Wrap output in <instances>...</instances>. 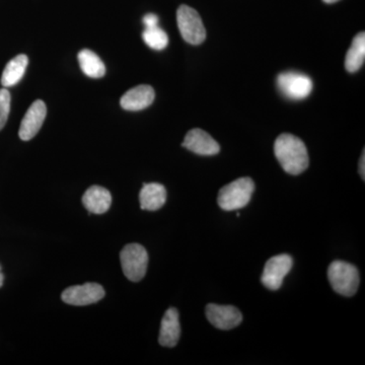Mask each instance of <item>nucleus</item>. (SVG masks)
Segmentation results:
<instances>
[{
  "instance_id": "obj_1",
  "label": "nucleus",
  "mask_w": 365,
  "mask_h": 365,
  "mask_svg": "<svg viewBox=\"0 0 365 365\" xmlns=\"http://www.w3.org/2000/svg\"><path fill=\"white\" fill-rule=\"evenodd\" d=\"M274 153L287 174L300 175L309 167V153L304 143L292 134H281L274 144Z\"/></svg>"
},
{
  "instance_id": "obj_2",
  "label": "nucleus",
  "mask_w": 365,
  "mask_h": 365,
  "mask_svg": "<svg viewBox=\"0 0 365 365\" xmlns=\"http://www.w3.org/2000/svg\"><path fill=\"white\" fill-rule=\"evenodd\" d=\"M254 191L255 182L251 178H240L220 189L218 205L225 211L239 210L248 205Z\"/></svg>"
},
{
  "instance_id": "obj_3",
  "label": "nucleus",
  "mask_w": 365,
  "mask_h": 365,
  "mask_svg": "<svg viewBox=\"0 0 365 365\" xmlns=\"http://www.w3.org/2000/svg\"><path fill=\"white\" fill-rule=\"evenodd\" d=\"M328 279L331 287L343 297H353L359 290V269L344 261H334L328 268Z\"/></svg>"
},
{
  "instance_id": "obj_4",
  "label": "nucleus",
  "mask_w": 365,
  "mask_h": 365,
  "mask_svg": "<svg viewBox=\"0 0 365 365\" xmlns=\"http://www.w3.org/2000/svg\"><path fill=\"white\" fill-rule=\"evenodd\" d=\"M124 275L133 282L143 280L148 266V254L141 245H127L120 254Z\"/></svg>"
},
{
  "instance_id": "obj_5",
  "label": "nucleus",
  "mask_w": 365,
  "mask_h": 365,
  "mask_svg": "<svg viewBox=\"0 0 365 365\" xmlns=\"http://www.w3.org/2000/svg\"><path fill=\"white\" fill-rule=\"evenodd\" d=\"M177 21L182 39L187 43L200 45L205 41V28L195 9L188 6H180L177 11Z\"/></svg>"
},
{
  "instance_id": "obj_6",
  "label": "nucleus",
  "mask_w": 365,
  "mask_h": 365,
  "mask_svg": "<svg viewBox=\"0 0 365 365\" xmlns=\"http://www.w3.org/2000/svg\"><path fill=\"white\" fill-rule=\"evenodd\" d=\"M280 93L290 100H304L313 91V81L307 74L287 71L280 73L277 78Z\"/></svg>"
},
{
  "instance_id": "obj_7",
  "label": "nucleus",
  "mask_w": 365,
  "mask_h": 365,
  "mask_svg": "<svg viewBox=\"0 0 365 365\" xmlns=\"http://www.w3.org/2000/svg\"><path fill=\"white\" fill-rule=\"evenodd\" d=\"M294 259L287 254L277 255L269 259L264 267L261 281L264 287L270 290H278L285 276L292 270Z\"/></svg>"
},
{
  "instance_id": "obj_8",
  "label": "nucleus",
  "mask_w": 365,
  "mask_h": 365,
  "mask_svg": "<svg viewBox=\"0 0 365 365\" xmlns=\"http://www.w3.org/2000/svg\"><path fill=\"white\" fill-rule=\"evenodd\" d=\"M105 297L104 288L98 283H86L64 290L62 300L71 306H88L100 302Z\"/></svg>"
},
{
  "instance_id": "obj_9",
  "label": "nucleus",
  "mask_w": 365,
  "mask_h": 365,
  "mask_svg": "<svg viewBox=\"0 0 365 365\" xmlns=\"http://www.w3.org/2000/svg\"><path fill=\"white\" fill-rule=\"evenodd\" d=\"M205 314L211 325L220 330H232L241 325L242 321L241 312L232 306L209 304L206 306Z\"/></svg>"
},
{
  "instance_id": "obj_10",
  "label": "nucleus",
  "mask_w": 365,
  "mask_h": 365,
  "mask_svg": "<svg viewBox=\"0 0 365 365\" xmlns=\"http://www.w3.org/2000/svg\"><path fill=\"white\" fill-rule=\"evenodd\" d=\"M47 107L43 101L37 100L31 105L21 121L19 135L24 141H29L37 135L44 123Z\"/></svg>"
},
{
  "instance_id": "obj_11",
  "label": "nucleus",
  "mask_w": 365,
  "mask_h": 365,
  "mask_svg": "<svg viewBox=\"0 0 365 365\" xmlns=\"http://www.w3.org/2000/svg\"><path fill=\"white\" fill-rule=\"evenodd\" d=\"M182 148L199 155H215L220 153V144L202 129H192L185 136Z\"/></svg>"
},
{
  "instance_id": "obj_12",
  "label": "nucleus",
  "mask_w": 365,
  "mask_h": 365,
  "mask_svg": "<svg viewBox=\"0 0 365 365\" xmlns=\"http://www.w3.org/2000/svg\"><path fill=\"white\" fill-rule=\"evenodd\" d=\"M155 90L150 86L141 85L127 91L120 100V105L126 111H141L153 104Z\"/></svg>"
},
{
  "instance_id": "obj_13",
  "label": "nucleus",
  "mask_w": 365,
  "mask_h": 365,
  "mask_svg": "<svg viewBox=\"0 0 365 365\" xmlns=\"http://www.w3.org/2000/svg\"><path fill=\"white\" fill-rule=\"evenodd\" d=\"M181 337L179 313L175 307H170L165 312L160 325L158 342L163 347H175Z\"/></svg>"
},
{
  "instance_id": "obj_14",
  "label": "nucleus",
  "mask_w": 365,
  "mask_h": 365,
  "mask_svg": "<svg viewBox=\"0 0 365 365\" xmlns=\"http://www.w3.org/2000/svg\"><path fill=\"white\" fill-rule=\"evenodd\" d=\"M83 203L88 212L103 215L109 210L112 203L111 193L100 186H93L86 190L83 196Z\"/></svg>"
},
{
  "instance_id": "obj_15",
  "label": "nucleus",
  "mask_w": 365,
  "mask_h": 365,
  "mask_svg": "<svg viewBox=\"0 0 365 365\" xmlns=\"http://www.w3.org/2000/svg\"><path fill=\"white\" fill-rule=\"evenodd\" d=\"M141 209L157 211L167 202V190L158 182L144 184L139 194Z\"/></svg>"
},
{
  "instance_id": "obj_16",
  "label": "nucleus",
  "mask_w": 365,
  "mask_h": 365,
  "mask_svg": "<svg viewBox=\"0 0 365 365\" xmlns=\"http://www.w3.org/2000/svg\"><path fill=\"white\" fill-rule=\"evenodd\" d=\"M29 58L25 54H20L11 59L6 64V68L2 72L1 85L4 88H11L20 83L21 79L25 76L26 67H28Z\"/></svg>"
},
{
  "instance_id": "obj_17",
  "label": "nucleus",
  "mask_w": 365,
  "mask_h": 365,
  "mask_svg": "<svg viewBox=\"0 0 365 365\" xmlns=\"http://www.w3.org/2000/svg\"><path fill=\"white\" fill-rule=\"evenodd\" d=\"M79 66L86 76L101 78L106 74V66L102 59L91 50L83 49L78 55Z\"/></svg>"
},
{
  "instance_id": "obj_18",
  "label": "nucleus",
  "mask_w": 365,
  "mask_h": 365,
  "mask_svg": "<svg viewBox=\"0 0 365 365\" xmlns=\"http://www.w3.org/2000/svg\"><path fill=\"white\" fill-rule=\"evenodd\" d=\"M365 60V34L359 33L352 41L345 58V68L348 72L359 71Z\"/></svg>"
},
{
  "instance_id": "obj_19",
  "label": "nucleus",
  "mask_w": 365,
  "mask_h": 365,
  "mask_svg": "<svg viewBox=\"0 0 365 365\" xmlns=\"http://www.w3.org/2000/svg\"><path fill=\"white\" fill-rule=\"evenodd\" d=\"M143 39L148 47L157 50V51L165 49L169 44V37H168L167 33L158 26L155 28L145 29L143 33Z\"/></svg>"
},
{
  "instance_id": "obj_20",
  "label": "nucleus",
  "mask_w": 365,
  "mask_h": 365,
  "mask_svg": "<svg viewBox=\"0 0 365 365\" xmlns=\"http://www.w3.org/2000/svg\"><path fill=\"white\" fill-rule=\"evenodd\" d=\"M11 112V93L6 88L0 90V130L6 126Z\"/></svg>"
},
{
  "instance_id": "obj_21",
  "label": "nucleus",
  "mask_w": 365,
  "mask_h": 365,
  "mask_svg": "<svg viewBox=\"0 0 365 365\" xmlns=\"http://www.w3.org/2000/svg\"><path fill=\"white\" fill-rule=\"evenodd\" d=\"M143 23L145 29L155 28L158 26V16L155 14H148L143 16Z\"/></svg>"
},
{
  "instance_id": "obj_22",
  "label": "nucleus",
  "mask_w": 365,
  "mask_h": 365,
  "mask_svg": "<svg viewBox=\"0 0 365 365\" xmlns=\"http://www.w3.org/2000/svg\"><path fill=\"white\" fill-rule=\"evenodd\" d=\"M365 155V153H364H364H362L361 158H360V160H359V174H360V176H361L362 180L365 179V168H364L365 155Z\"/></svg>"
},
{
  "instance_id": "obj_23",
  "label": "nucleus",
  "mask_w": 365,
  "mask_h": 365,
  "mask_svg": "<svg viewBox=\"0 0 365 365\" xmlns=\"http://www.w3.org/2000/svg\"><path fill=\"white\" fill-rule=\"evenodd\" d=\"M4 274H2L1 267H0V287H1L2 285H4Z\"/></svg>"
},
{
  "instance_id": "obj_24",
  "label": "nucleus",
  "mask_w": 365,
  "mask_h": 365,
  "mask_svg": "<svg viewBox=\"0 0 365 365\" xmlns=\"http://www.w3.org/2000/svg\"><path fill=\"white\" fill-rule=\"evenodd\" d=\"M326 4H334V2L339 1V0H324Z\"/></svg>"
}]
</instances>
